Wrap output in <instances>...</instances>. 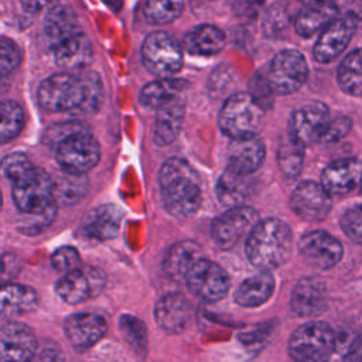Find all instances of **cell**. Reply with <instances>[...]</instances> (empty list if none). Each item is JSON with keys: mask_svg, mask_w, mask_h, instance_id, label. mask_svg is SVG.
Listing matches in <instances>:
<instances>
[{"mask_svg": "<svg viewBox=\"0 0 362 362\" xmlns=\"http://www.w3.org/2000/svg\"><path fill=\"white\" fill-rule=\"evenodd\" d=\"M88 189V182L82 175L65 173L58 180H52V194L54 201H59L61 204H75L79 201Z\"/></svg>", "mask_w": 362, "mask_h": 362, "instance_id": "cell-35", "label": "cell"}, {"mask_svg": "<svg viewBox=\"0 0 362 362\" xmlns=\"http://www.w3.org/2000/svg\"><path fill=\"white\" fill-rule=\"evenodd\" d=\"M293 211L307 222L322 221L331 209V194L314 181L301 182L290 199Z\"/></svg>", "mask_w": 362, "mask_h": 362, "instance_id": "cell-17", "label": "cell"}, {"mask_svg": "<svg viewBox=\"0 0 362 362\" xmlns=\"http://www.w3.org/2000/svg\"><path fill=\"white\" fill-rule=\"evenodd\" d=\"M342 362H362V334L349 342Z\"/></svg>", "mask_w": 362, "mask_h": 362, "instance_id": "cell-48", "label": "cell"}, {"mask_svg": "<svg viewBox=\"0 0 362 362\" xmlns=\"http://www.w3.org/2000/svg\"><path fill=\"white\" fill-rule=\"evenodd\" d=\"M163 205L177 218L194 215L201 205V187L195 170L181 158L167 160L158 175Z\"/></svg>", "mask_w": 362, "mask_h": 362, "instance_id": "cell-2", "label": "cell"}, {"mask_svg": "<svg viewBox=\"0 0 362 362\" xmlns=\"http://www.w3.org/2000/svg\"><path fill=\"white\" fill-rule=\"evenodd\" d=\"M252 181L249 175H243L226 168L216 182V195L221 204L228 208L240 206L249 197Z\"/></svg>", "mask_w": 362, "mask_h": 362, "instance_id": "cell-30", "label": "cell"}, {"mask_svg": "<svg viewBox=\"0 0 362 362\" xmlns=\"http://www.w3.org/2000/svg\"><path fill=\"white\" fill-rule=\"evenodd\" d=\"M100 148L96 139L85 129L78 130L57 144V160L65 173L82 175L96 165Z\"/></svg>", "mask_w": 362, "mask_h": 362, "instance_id": "cell-8", "label": "cell"}, {"mask_svg": "<svg viewBox=\"0 0 362 362\" xmlns=\"http://www.w3.org/2000/svg\"><path fill=\"white\" fill-rule=\"evenodd\" d=\"M38 102L49 112H90L102 102V82L96 74H55L41 82Z\"/></svg>", "mask_w": 362, "mask_h": 362, "instance_id": "cell-1", "label": "cell"}, {"mask_svg": "<svg viewBox=\"0 0 362 362\" xmlns=\"http://www.w3.org/2000/svg\"><path fill=\"white\" fill-rule=\"evenodd\" d=\"M362 184V161L342 158L331 163L321 174V185L329 194H348Z\"/></svg>", "mask_w": 362, "mask_h": 362, "instance_id": "cell-21", "label": "cell"}, {"mask_svg": "<svg viewBox=\"0 0 362 362\" xmlns=\"http://www.w3.org/2000/svg\"><path fill=\"white\" fill-rule=\"evenodd\" d=\"M185 113V100L180 95L157 109L154 122V140L160 146L170 144L177 136L182 124Z\"/></svg>", "mask_w": 362, "mask_h": 362, "instance_id": "cell-25", "label": "cell"}, {"mask_svg": "<svg viewBox=\"0 0 362 362\" xmlns=\"http://www.w3.org/2000/svg\"><path fill=\"white\" fill-rule=\"evenodd\" d=\"M264 154V146L256 136L233 139L228 147V168L243 175H250L260 167Z\"/></svg>", "mask_w": 362, "mask_h": 362, "instance_id": "cell-23", "label": "cell"}, {"mask_svg": "<svg viewBox=\"0 0 362 362\" xmlns=\"http://www.w3.org/2000/svg\"><path fill=\"white\" fill-rule=\"evenodd\" d=\"M263 119L264 109L249 93H236L221 109L219 127L232 140L253 137L260 130Z\"/></svg>", "mask_w": 362, "mask_h": 362, "instance_id": "cell-4", "label": "cell"}, {"mask_svg": "<svg viewBox=\"0 0 362 362\" xmlns=\"http://www.w3.org/2000/svg\"><path fill=\"white\" fill-rule=\"evenodd\" d=\"M257 222L259 215L253 208L243 205L229 208L212 222V239L221 249H229L249 235Z\"/></svg>", "mask_w": 362, "mask_h": 362, "instance_id": "cell-12", "label": "cell"}, {"mask_svg": "<svg viewBox=\"0 0 362 362\" xmlns=\"http://www.w3.org/2000/svg\"><path fill=\"white\" fill-rule=\"evenodd\" d=\"M293 249L290 226L277 218L259 221L246 240V255L250 263L264 272L284 264Z\"/></svg>", "mask_w": 362, "mask_h": 362, "instance_id": "cell-3", "label": "cell"}, {"mask_svg": "<svg viewBox=\"0 0 362 362\" xmlns=\"http://www.w3.org/2000/svg\"><path fill=\"white\" fill-rule=\"evenodd\" d=\"M0 208H1V191H0Z\"/></svg>", "mask_w": 362, "mask_h": 362, "instance_id": "cell-52", "label": "cell"}, {"mask_svg": "<svg viewBox=\"0 0 362 362\" xmlns=\"http://www.w3.org/2000/svg\"><path fill=\"white\" fill-rule=\"evenodd\" d=\"M38 304L37 291L30 286L8 283L0 287V317H13L33 311Z\"/></svg>", "mask_w": 362, "mask_h": 362, "instance_id": "cell-27", "label": "cell"}, {"mask_svg": "<svg viewBox=\"0 0 362 362\" xmlns=\"http://www.w3.org/2000/svg\"><path fill=\"white\" fill-rule=\"evenodd\" d=\"M37 354L34 331L20 321L0 327V362H31Z\"/></svg>", "mask_w": 362, "mask_h": 362, "instance_id": "cell-14", "label": "cell"}, {"mask_svg": "<svg viewBox=\"0 0 362 362\" xmlns=\"http://www.w3.org/2000/svg\"><path fill=\"white\" fill-rule=\"evenodd\" d=\"M119 329L124 338V341L129 344V346L139 354L141 358L147 354V328L144 322L130 314H123L119 320Z\"/></svg>", "mask_w": 362, "mask_h": 362, "instance_id": "cell-37", "label": "cell"}, {"mask_svg": "<svg viewBox=\"0 0 362 362\" xmlns=\"http://www.w3.org/2000/svg\"><path fill=\"white\" fill-rule=\"evenodd\" d=\"M106 286V274L96 266H79L65 273L55 284L59 298L68 304L85 303L98 297Z\"/></svg>", "mask_w": 362, "mask_h": 362, "instance_id": "cell-9", "label": "cell"}, {"mask_svg": "<svg viewBox=\"0 0 362 362\" xmlns=\"http://www.w3.org/2000/svg\"><path fill=\"white\" fill-rule=\"evenodd\" d=\"M304 160V146L296 141L290 134L281 141L277 150V163L281 173L287 178H296L303 170Z\"/></svg>", "mask_w": 362, "mask_h": 362, "instance_id": "cell-36", "label": "cell"}, {"mask_svg": "<svg viewBox=\"0 0 362 362\" xmlns=\"http://www.w3.org/2000/svg\"><path fill=\"white\" fill-rule=\"evenodd\" d=\"M298 250L308 264L320 270L334 267L344 255L341 242L325 230L305 233L298 242Z\"/></svg>", "mask_w": 362, "mask_h": 362, "instance_id": "cell-15", "label": "cell"}, {"mask_svg": "<svg viewBox=\"0 0 362 362\" xmlns=\"http://www.w3.org/2000/svg\"><path fill=\"white\" fill-rule=\"evenodd\" d=\"M273 89L269 83L267 76L262 78V76H255L250 82V96L266 110V107L270 105L272 102V95H273Z\"/></svg>", "mask_w": 362, "mask_h": 362, "instance_id": "cell-45", "label": "cell"}, {"mask_svg": "<svg viewBox=\"0 0 362 362\" xmlns=\"http://www.w3.org/2000/svg\"><path fill=\"white\" fill-rule=\"evenodd\" d=\"M78 33V20L74 10L68 6H54L45 18V34L51 45Z\"/></svg>", "mask_w": 362, "mask_h": 362, "instance_id": "cell-33", "label": "cell"}, {"mask_svg": "<svg viewBox=\"0 0 362 362\" xmlns=\"http://www.w3.org/2000/svg\"><path fill=\"white\" fill-rule=\"evenodd\" d=\"M51 264L57 272L65 274L81 266V255L74 246H61L52 253Z\"/></svg>", "mask_w": 362, "mask_h": 362, "instance_id": "cell-42", "label": "cell"}, {"mask_svg": "<svg viewBox=\"0 0 362 362\" xmlns=\"http://www.w3.org/2000/svg\"><path fill=\"white\" fill-rule=\"evenodd\" d=\"M55 206L47 209L45 212L42 214H37V215H27V218L21 222L20 225V230L23 233H27V235H35V233H40L44 228H47L54 216H55Z\"/></svg>", "mask_w": 362, "mask_h": 362, "instance_id": "cell-44", "label": "cell"}, {"mask_svg": "<svg viewBox=\"0 0 362 362\" xmlns=\"http://www.w3.org/2000/svg\"><path fill=\"white\" fill-rule=\"evenodd\" d=\"M31 167H33V163L25 154L13 153L3 158L0 164V173L13 182L18 177H21L24 173H27Z\"/></svg>", "mask_w": 362, "mask_h": 362, "instance_id": "cell-40", "label": "cell"}, {"mask_svg": "<svg viewBox=\"0 0 362 362\" xmlns=\"http://www.w3.org/2000/svg\"><path fill=\"white\" fill-rule=\"evenodd\" d=\"M338 83L348 95L362 96V48L348 54L341 62Z\"/></svg>", "mask_w": 362, "mask_h": 362, "instance_id": "cell-34", "label": "cell"}, {"mask_svg": "<svg viewBox=\"0 0 362 362\" xmlns=\"http://www.w3.org/2000/svg\"><path fill=\"white\" fill-rule=\"evenodd\" d=\"M307 75L308 66L304 55L294 49H284L273 58L267 79L274 93L287 95L300 89Z\"/></svg>", "mask_w": 362, "mask_h": 362, "instance_id": "cell-11", "label": "cell"}, {"mask_svg": "<svg viewBox=\"0 0 362 362\" xmlns=\"http://www.w3.org/2000/svg\"><path fill=\"white\" fill-rule=\"evenodd\" d=\"M31 362H64V358L58 349H44L38 355L35 354Z\"/></svg>", "mask_w": 362, "mask_h": 362, "instance_id": "cell-49", "label": "cell"}, {"mask_svg": "<svg viewBox=\"0 0 362 362\" xmlns=\"http://www.w3.org/2000/svg\"><path fill=\"white\" fill-rule=\"evenodd\" d=\"M225 45V34L221 28L204 24L195 27L184 38V48L198 57H211L218 54Z\"/></svg>", "mask_w": 362, "mask_h": 362, "instance_id": "cell-29", "label": "cell"}, {"mask_svg": "<svg viewBox=\"0 0 362 362\" xmlns=\"http://www.w3.org/2000/svg\"><path fill=\"white\" fill-rule=\"evenodd\" d=\"M182 8L184 0H146L143 14L150 24L163 25L180 17Z\"/></svg>", "mask_w": 362, "mask_h": 362, "instance_id": "cell-38", "label": "cell"}, {"mask_svg": "<svg viewBox=\"0 0 362 362\" xmlns=\"http://www.w3.org/2000/svg\"><path fill=\"white\" fill-rule=\"evenodd\" d=\"M332 328L322 321L300 325L288 339V354L294 362H327L335 346Z\"/></svg>", "mask_w": 362, "mask_h": 362, "instance_id": "cell-5", "label": "cell"}, {"mask_svg": "<svg viewBox=\"0 0 362 362\" xmlns=\"http://www.w3.org/2000/svg\"><path fill=\"white\" fill-rule=\"evenodd\" d=\"M201 259V247L192 240H182L173 245L163 262L164 273L175 281L185 280L189 269Z\"/></svg>", "mask_w": 362, "mask_h": 362, "instance_id": "cell-26", "label": "cell"}, {"mask_svg": "<svg viewBox=\"0 0 362 362\" xmlns=\"http://www.w3.org/2000/svg\"><path fill=\"white\" fill-rule=\"evenodd\" d=\"M21 54L14 41L0 38V79L10 75L20 64Z\"/></svg>", "mask_w": 362, "mask_h": 362, "instance_id": "cell-41", "label": "cell"}, {"mask_svg": "<svg viewBox=\"0 0 362 362\" xmlns=\"http://www.w3.org/2000/svg\"><path fill=\"white\" fill-rule=\"evenodd\" d=\"M141 58L153 75L170 78L182 65V47L171 34L154 31L143 42Z\"/></svg>", "mask_w": 362, "mask_h": 362, "instance_id": "cell-7", "label": "cell"}, {"mask_svg": "<svg viewBox=\"0 0 362 362\" xmlns=\"http://www.w3.org/2000/svg\"><path fill=\"white\" fill-rule=\"evenodd\" d=\"M105 318L93 313H76L64 322V332L76 352H85L96 345L106 334Z\"/></svg>", "mask_w": 362, "mask_h": 362, "instance_id": "cell-16", "label": "cell"}, {"mask_svg": "<svg viewBox=\"0 0 362 362\" xmlns=\"http://www.w3.org/2000/svg\"><path fill=\"white\" fill-rule=\"evenodd\" d=\"M21 269L20 259L13 253H4L0 256V287L11 283Z\"/></svg>", "mask_w": 362, "mask_h": 362, "instance_id": "cell-47", "label": "cell"}, {"mask_svg": "<svg viewBox=\"0 0 362 362\" xmlns=\"http://www.w3.org/2000/svg\"><path fill=\"white\" fill-rule=\"evenodd\" d=\"M341 226L352 242L362 243V205H355L345 211L341 218Z\"/></svg>", "mask_w": 362, "mask_h": 362, "instance_id": "cell-43", "label": "cell"}, {"mask_svg": "<svg viewBox=\"0 0 362 362\" xmlns=\"http://www.w3.org/2000/svg\"><path fill=\"white\" fill-rule=\"evenodd\" d=\"M154 317L161 329L170 334H180L187 329L192 318V308L184 294L168 293L157 301Z\"/></svg>", "mask_w": 362, "mask_h": 362, "instance_id": "cell-20", "label": "cell"}, {"mask_svg": "<svg viewBox=\"0 0 362 362\" xmlns=\"http://www.w3.org/2000/svg\"><path fill=\"white\" fill-rule=\"evenodd\" d=\"M24 113L14 100L0 102V143L14 139L23 129Z\"/></svg>", "mask_w": 362, "mask_h": 362, "instance_id": "cell-39", "label": "cell"}, {"mask_svg": "<svg viewBox=\"0 0 362 362\" xmlns=\"http://www.w3.org/2000/svg\"><path fill=\"white\" fill-rule=\"evenodd\" d=\"M331 120L328 107L322 103H308L298 107L290 119L288 134L304 147L321 143Z\"/></svg>", "mask_w": 362, "mask_h": 362, "instance_id": "cell-13", "label": "cell"}, {"mask_svg": "<svg viewBox=\"0 0 362 362\" xmlns=\"http://www.w3.org/2000/svg\"><path fill=\"white\" fill-rule=\"evenodd\" d=\"M274 291V277L272 273H260L243 280L235 291V301L243 307H257L266 303Z\"/></svg>", "mask_w": 362, "mask_h": 362, "instance_id": "cell-28", "label": "cell"}, {"mask_svg": "<svg viewBox=\"0 0 362 362\" xmlns=\"http://www.w3.org/2000/svg\"><path fill=\"white\" fill-rule=\"evenodd\" d=\"M356 28V23L348 16L337 17L321 31L314 45V58L322 64L335 59L346 48Z\"/></svg>", "mask_w": 362, "mask_h": 362, "instance_id": "cell-18", "label": "cell"}, {"mask_svg": "<svg viewBox=\"0 0 362 362\" xmlns=\"http://www.w3.org/2000/svg\"><path fill=\"white\" fill-rule=\"evenodd\" d=\"M337 17L338 8L335 3L313 4L300 11V14L296 17L294 27L301 37H311L315 33L324 30Z\"/></svg>", "mask_w": 362, "mask_h": 362, "instance_id": "cell-31", "label": "cell"}, {"mask_svg": "<svg viewBox=\"0 0 362 362\" xmlns=\"http://www.w3.org/2000/svg\"><path fill=\"white\" fill-rule=\"evenodd\" d=\"M13 198L20 212L25 215L42 214L55 206L52 178L42 168L33 165L13 181Z\"/></svg>", "mask_w": 362, "mask_h": 362, "instance_id": "cell-6", "label": "cell"}, {"mask_svg": "<svg viewBox=\"0 0 362 362\" xmlns=\"http://www.w3.org/2000/svg\"><path fill=\"white\" fill-rule=\"evenodd\" d=\"M123 212L117 205L105 204L89 211L82 223L81 229L83 235L96 240L113 239L120 229Z\"/></svg>", "mask_w": 362, "mask_h": 362, "instance_id": "cell-22", "label": "cell"}, {"mask_svg": "<svg viewBox=\"0 0 362 362\" xmlns=\"http://www.w3.org/2000/svg\"><path fill=\"white\" fill-rule=\"evenodd\" d=\"M307 6H313V4H327V3H335L337 0H300Z\"/></svg>", "mask_w": 362, "mask_h": 362, "instance_id": "cell-51", "label": "cell"}, {"mask_svg": "<svg viewBox=\"0 0 362 362\" xmlns=\"http://www.w3.org/2000/svg\"><path fill=\"white\" fill-rule=\"evenodd\" d=\"M184 82L173 78H160L157 81H153L147 83L141 93H140V102L151 109H158L163 105L168 103L174 98L182 95Z\"/></svg>", "mask_w": 362, "mask_h": 362, "instance_id": "cell-32", "label": "cell"}, {"mask_svg": "<svg viewBox=\"0 0 362 362\" xmlns=\"http://www.w3.org/2000/svg\"><path fill=\"white\" fill-rule=\"evenodd\" d=\"M328 288L318 277H303L293 288L290 305L300 317H317L327 310Z\"/></svg>", "mask_w": 362, "mask_h": 362, "instance_id": "cell-19", "label": "cell"}, {"mask_svg": "<svg viewBox=\"0 0 362 362\" xmlns=\"http://www.w3.org/2000/svg\"><path fill=\"white\" fill-rule=\"evenodd\" d=\"M55 62L68 69H78L86 66L92 59V45L85 34L81 31L51 45Z\"/></svg>", "mask_w": 362, "mask_h": 362, "instance_id": "cell-24", "label": "cell"}, {"mask_svg": "<svg viewBox=\"0 0 362 362\" xmlns=\"http://www.w3.org/2000/svg\"><path fill=\"white\" fill-rule=\"evenodd\" d=\"M184 281L192 294L209 303L223 298L230 287L228 273L218 263L204 257L189 269Z\"/></svg>", "mask_w": 362, "mask_h": 362, "instance_id": "cell-10", "label": "cell"}, {"mask_svg": "<svg viewBox=\"0 0 362 362\" xmlns=\"http://www.w3.org/2000/svg\"><path fill=\"white\" fill-rule=\"evenodd\" d=\"M55 0H21V4L24 6V8L27 11L31 13H38L41 10H44L45 7L51 6Z\"/></svg>", "mask_w": 362, "mask_h": 362, "instance_id": "cell-50", "label": "cell"}, {"mask_svg": "<svg viewBox=\"0 0 362 362\" xmlns=\"http://www.w3.org/2000/svg\"><path fill=\"white\" fill-rule=\"evenodd\" d=\"M351 129V120L346 116H331L329 124L327 127V132L321 140V143H332L338 141L344 136L348 134Z\"/></svg>", "mask_w": 362, "mask_h": 362, "instance_id": "cell-46", "label": "cell"}]
</instances>
